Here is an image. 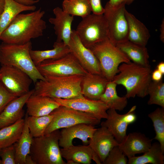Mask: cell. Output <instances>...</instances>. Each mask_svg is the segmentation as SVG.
Instances as JSON below:
<instances>
[{"label": "cell", "instance_id": "6da1fadb", "mask_svg": "<svg viewBox=\"0 0 164 164\" xmlns=\"http://www.w3.org/2000/svg\"><path fill=\"white\" fill-rule=\"evenodd\" d=\"M45 13L40 8L29 13L19 14L1 34L0 40L7 43L24 44L43 36L46 27L42 19Z\"/></svg>", "mask_w": 164, "mask_h": 164}, {"label": "cell", "instance_id": "7a4b0ae2", "mask_svg": "<svg viewBox=\"0 0 164 164\" xmlns=\"http://www.w3.org/2000/svg\"><path fill=\"white\" fill-rule=\"evenodd\" d=\"M118 71L112 80L117 85L125 87L126 91L125 96L128 99L136 96L143 98L148 95V88L152 80L151 68L131 61L120 64Z\"/></svg>", "mask_w": 164, "mask_h": 164}, {"label": "cell", "instance_id": "3957f363", "mask_svg": "<svg viewBox=\"0 0 164 164\" xmlns=\"http://www.w3.org/2000/svg\"><path fill=\"white\" fill-rule=\"evenodd\" d=\"M84 76H46L35 83L33 94L50 98L72 99L84 97L81 83Z\"/></svg>", "mask_w": 164, "mask_h": 164}, {"label": "cell", "instance_id": "277c9868", "mask_svg": "<svg viewBox=\"0 0 164 164\" xmlns=\"http://www.w3.org/2000/svg\"><path fill=\"white\" fill-rule=\"evenodd\" d=\"M31 41L24 44H0V63L11 66L23 71L35 83L38 80H44L45 77L37 70L30 54L32 49Z\"/></svg>", "mask_w": 164, "mask_h": 164}, {"label": "cell", "instance_id": "5b68a950", "mask_svg": "<svg viewBox=\"0 0 164 164\" xmlns=\"http://www.w3.org/2000/svg\"><path fill=\"white\" fill-rule=\"evenodd\" d=\"M59 129L33 138L29 154L36 164H66L62 157L59 141Z\"/></svg>", "mask_w": 164, "mask_h": 164}, {"label": "cell", "instance_id": "8992f818", "mask_svg": "<svg viewBox=\"0 0 164 164\" xmlns=\"http://www.w3.org/2000/svg\"><path fill=\"white\" fill-rule=\"evenodd\" d=\"M89 49L99 63L102 75L108 81L112 80L118 73V67L121 63L131 62L128 57L109 39L97 43Z\"/></svg>", "mask_w": 164, "mask_h": 164}, {"label": "cell", "instance_id": "52a82bcc", "mask_svg": "<svg viewBox=\"0 0 164 164\" xmlns=\"http://www.w3.org/2000/svg\"><path fill=\"white\" fill-rule=\"evenodd\" d=\"M82 18L75 30L85 46L89 48L97 43L109 39L108 25L103 14L92 13Z\"/></svg>", "mask_w": 164, "mask_h": 164}, {"label": "cell", "instance_id": "ba28073f", "mask_svg": "<svg viewBox=\"0 0 164 164\" xmlns=\"http://www.w3.org/2000/svg\"><path fill=\"white\" fill-rule=\"evenodd\" d=\"M51 113L53 118L47 127L44 135L79 124L94 126L99 125L101 122L92 115L63 106H60Z\"/></svg>", "mask_w": 164, "mask_h": 164}, {"label": "cell", "instance_id": "9c48e42d", "mask_svg": "<svg viewBox=\"0 0 164 164\" xmlns=\"http://www.w3.org/2000/svg\"><path fill=\"white\" fill-rule=\"evenodd\" d=\"M36 67L44 77L76 75L85 76L88 73L71 53L58 59L44 60Z\"/></svg>", "mask_w": 164, "mask_h": 164}, {"label": "cell", "instance_id": "30bf717a", "mask_svg": "<svg viewBox=\"0 0 164 164\" xmlns=\"http://www.w3.org/2000/svg\"><path fill=\"white\" fill-rule=\"evenodd\" d=\"M103 15L107 21L110 41L116 46L128 40V25L125 5L112 7L106 4Z\"/></svg>", "mask_w": 164, "mask_h": 164}, {"label": "cell", "instance_id": "8fae6325", "mask_svg": "<svg viewBox=\"0 0 164 164\" xmlns=\"http://www.w3.org/2000/svg\"><path fill=\"white\" fill-rule=\"evenodd\" d=\"M0 81L6 89L16 97L28 93L32 80L25 72L14 67L2 65Z\"/></svg>", "mask_w": 164, "mask_h": 164}, {"label": "cell", "instance_id": "7c38bea8", "mask_svg": "<svg viewBox=\"0 0 164 164\" xmlns=\"http://www.w3.org/2000/svg\"><path fill=\"white\" fill-rule=\"evenodd\" d=\"M68 46L70 53L88 73L102 75L100 63L97 59L92 52L82 44L75 30H72Z\"/></svg>", "mask_w": 164, "mask_h": 164}, {"label": "cell", "instance_id": "4fadbf2b", "mask_svg": "<svg viewBox=\"0 0 164 164\" xmlns=\"http://www.w3.org/2000/svg\"><path fill=\"white\" fill-rule=\"evenodd\" d=\"M60 105L84 112L94 116L98 119H106L108 106L100 100H93L84 97L72 99L52 98Z\"/></svg>", "mask_w": 164, "mask_h": 164}, {"label": "cell", "instance_id": "5bb4252c", "mask_svg": "<svg viewBox=\"0 0 164 164\" xmlns=\"http://www.w3.org/2000/svg\"><path fill=\"white\" fill-rule=\"evenodd\" d=\"M119 143L108 129L101 126L96 129L88 145L99 158L102 164L111 150Z\"/></svg>", "mask_w": 164, "mask_h": 164}, {"label": "cell", "instance_id": "9a60e30c", "mask_svg": "<svg viewBox=\"0 0 164 164\" xmlns=\"http://www.w3.org/2000/svg\"><path fill=\"white\" fill-rule=\"evenodd\" d=\"M96 129L94 126L84 123L62 128L60 131L59 146L65 148L71 146L73 145V140L76 138L80 139L84 145H88V139L92 138Z\"/></svg>", "mask_w": 164, "mask_h": 164}, {"label": "cell", "instance_id": "2e32d148", "mask_svg": "<svg viewBox=\"0 0 164 164\" xmlns=\"http://www.w3.org/2000/svg\"><path fill=\"white\" fill-rule=\"evenodd\" d=\"M60 150L62 157L67 160V164H90L92 160L97 164H102L89 145L77 146L73 145Z\"/></svg>", "mask_w": 164, "mask_h": 164}, {"label": "cell", "instance_id": "e0dca14e", "mask_svg": "<svg viewBox=\"0 0 164 164\" xmlns=\"http://www.w3.org/2000/svg\"><path fill=\"white\" fill-rule=\"evenodd\" d=\"M34 89L12 100L0 113V129L11 125L22 119L24 114L23 107Z\"/></svg>", "mask_w": 164, "mask_h": 164}, {"label": "cell", "instance_id": "ac0fdd59", "mask_svg": "<svg viewBox=\"0 0 164 164\" xmlns=\"http://www.w3.org/2000/svg\"><path fill=\"white\" fill-rule=\"evenodd\" d=\"M53 12L55 17L50 18L49 21L54 26L53 29L57 38L56 41L63 42L68 45L72 30L71 25L73 16L58 7L54 8Z\"/></svg>", "mask_w": 164, "mask_h": 164}, {"label": "cell", "instance_id": "d6986e66", "mask_svg": "<svg viewBox=\"0 0 164 164\" xmlns=\"http://www.w3.org/2000/svg\"><path fill=\"white\" fill-rule=\"evenodd\" d=\"M152 141V139L144 134L135 132L127 135L123 141L119 144L118 146L128 158L148 151L151 146Z\"/></svg>", "mask_w": 164, "mask_h": 164}, {"label": "cell", "instance_id": "ffe728a7", "mask_svg": "<svg viewBox=\"0 0 164 164\" xmlns=\"http://www.w3.org/2000/svg\"><path fill=\"white\" fill-rule=\"evenodd\" d=\"M26 104L28 116L39 117L50 114L60 104L52 98L33 93L27 100Z\"/></svg>", "mask_w": 164, "mask_h": 164}, {"label": "cell", "instance_id": "44dd1931", "mask_svg": "<svg viewBox=\"0 0 164 164\" xmlns=\"http://www.w3.org/2000/svg\"><path fill=\"white\" fill-rule=\"evenodd\" d=\"M108 81L102 75L88 73L84 76L81 83V92L84 97L99 100L104 93Z\"/></svg>", "mask_w": 164, "mask_h": 164}, {"label": "cell", "instance_id": "7402d4cb", "mask_svg": "<svg viewBox=\"0 0 164 164\" xmlns=\"http://www.w3.org/2000/svg\"><path fill=\"white\" fill-rule=\"evenodd\" d=\"M108 117L105 121L101 122V126L107 128L119 143L126 137L129 124L125 118V114H120L116 111L109 108L107 111Z\"/></svg>", "mask_w": 164, "mask_h": 164}, {"label": "cell", "instance_id": "603a6c76", "mask_svg": "<svg viewBox=\"0 0 164 164\" xmlns=\"http://www.w3.org/2000/svg\"><path fill=\"white\" fill-rule=\"evenodd\" d=\"M125 15L128 25V40L146 46L150 37L148 29L142 22L126 9Z\"/></svg>", "mask_w": 164, "mask_h": 164}, {"label": "cell", "instance_id": "cb8c5ba5", "mask_svg": "<svg viewBox=\"0 0 164 164\" xmlns=\"http://www.w3.org/2000/svg\"><path fill=\"white\" fill-rule=\"evenodd\" d=\"M36 9L34 5H26L14 0H5L4 9L0 18V36L18 15L24 11H34Z\"/></svg>", "mask_w": 164, "mask_h": 164}, {"label": "cell", "instance_id": "d4e9b609", "mask_svg": "<svg viewBox=\"0 0 164 164\" xmlns=\"http://www.w3.org/2000/svg\"><path fill=\"white\" fill-rule=\"evenodd\" d=\"M116 46L133 62L151 68L149 55L146 46L136 44L129 40L118 43Z\"/></svg>", "mask_w": 164, "mask_h": 164}, {"label": "cell", "instance_id": "484cf974", "mask_svg": "<svg viewBox=\"0 0 164 164\" xmlns=\"http://www.w3.org/2000/svg\"><path fill=\"white\" fill-rule=\"evenodd\" d=\"M70 50L68 45L63 42H55L53 49L44 50H33L30 51L32 59L36 66L43 61L48 59H57L68 53Z\"/></svg>", "mask_w": 164, "mask_h": 164}, {"label": "cell", "instance_id": "4316f807", "mask_svg": "<svg viewBox=\"0 0 164 164\" xmlns=\"http://www.w3.org/2000/svg\"><path fill=\"white\" fill-rule=\"evenodd\" d=\"M26 113L22 134L18 141L14 144L15 153L16 164H25L26 156L30 153V148L33 137L31 135L28 126Z\"/></svg>", "mask_w": 164, "mask_h": 164}, {"label": "cell", "instance_id": "83f0119b", "mask_svg": "<svg viewBox=\"0 0 164 164\" xmlns=\"http://www.w3.org/2000/svg\"><path fill=\"white\" fill-rule=\"evenodd\" d=\"M117 85L112 80L108 81L105 90L99 100L106 104L109 109L121 111L127 106L128 98L125 96L121 97L118 95Z\"/></svg>", "mask_w": 164, "mask_h": 164}, {"label": "cell", "instance_id": "f1b7e54d", "mask_svg": "<svg viewBox=\"0 0 164 164\" xmlns=\"http://www.w3.org/2000/svg\"><path fill=\"white\" fill-rule=\"evenodd\" d=\"M164 152L159 142L152 144L149 149L140 156H134L128 158V164H164Z\"/></svg>", "mask_w": 164, "mask_h": 164}, {"label": "cell", "instance_id": "f546056e", "mask_svg": "<svg viewBox=\"0 0 164 164\" xmlns=\"http://www.w3.org/2000/svg\"><path fill=\"white\" fill-rule=\"evenodd\" d=\"M24 119L0 129V149L14 144L20 137L24 126Z\"/></svg>", "mask_w": 164, "mask_h": 164}, {"label": "cell", "instance_id": "4dcf8cb0", "mask_svg": "<svg viewBox=\"0 0 164 164\" xmlns=\"http://www.w3.org/2000/svg\"><path fill=\"white\" fill-rule=\"evenodd\" d=\"M62 8L63 11L69 14L82 18L92 12L89 0H64Z\"/></svg>", "mask_w": 164, "mask_h": 164}, {"label": "cell", "instance_id": "1f68e13d", "mask_svg": "<svg viewBox=\"0 0 164 164\" xmlns=\"http://www.w3.org/2000/svg\"><path fill=\"white\" fill-rule=\"evenodd\" d=\"M53 114H50L42 116H28L27 122L30 133L33 138H36L44 135L46 129L53 118Z\"/></svg>", "mask_w": 164, "mask_h": 164}, {"label": "cell", "instance_id": "d6a6232c", "mask_svg": "<svg viewBox=\"0 0 164 164\" xmlns=\"http://www.w3.org/2000/svg\"><path fill=\"white\" fill-rule=\"evenodd\" d=\"M153 123L155 135L154 139L157 140L164 152V108H156L148 114Z\"/></svg>", "mask_w": 164, "mask_h": 164}, {"label": "cell", "instance_id": "836d02e7", "mask_svg": "<svg viewBox=\"0 0 164 164\" xmlns=\"http://www.w3.org/2000/svg\"><path fill=\"white\" fill-rule=\"evenodd\" d=\"M149 98L148 105L156 104L164 108V83L163 79L158 81H151L148 89Z\"/></svg>", "mask_w": 164, "mask_h": 164}, {"label": "cell", "instance_id": "e575fe53", "mask_svg": "<svg viewBox=\"0 0 164 164\" xmlns=\"http://www.w3.org/2000/svg\"><path fill=\"white\" fill-rule=\"evenodd\" d=\"M128 159L118 145L114 147L102 163L104 164H127Z\"/></svg>", "mask_w": 164, "mask_h": 164}, {"label": "cell", "instance_id": "d590c367", "mask_svg": "<svg viewBox=\"0 0 164 164\" xmlns=\"http://www.w3.org/2000/svg\"><path fill=\"white\" fill-rule=\"evenodd\" d=\"M1 164H16L14 144L0 149Z\"/></svg>", "mask_w": 164, "mask_h": 164}, {"label": "cell", "instance_id": "8d00e7d4", "mask_svg": "<svg viewBox=\"0 0 164 164\" xmlns=\"http://www.w3.org/2000/svg\"><path fill=\"white\" fill-rule=\"evenodd\" d=\"M16 97L9 93L0 81V113L9 102Z\"/></svg>", "mask_w": 164, "mask_h": 164}, {"label": "cell", "instance_id": "74e56055", "mask_svg": "<svg viewBox=\"0 0 164 164\" xmlns=\"http://www.w3.org/2000/svg\"><path fill=\"white\" fill-rule=\"evenodd\" d=\"M92 13L97 15L103 14L104 9L101 5V0H89Z\"/></svg>", "mask_w": 164, "mask_h": 164}, {"label": "cell", "instance_id": "f35d334b", "mask_svg": "<svg viewBox=\"0 0 164 164\" xmlns=\"http://www.w3.org/2000/svg\"><path fill=\"white\" fill-rule=\"evenodd\" d=\"M135 0H109L106 5L112 7H115L122 5H129Z\"/></svg>", "mask_w": 164, "mask_h": 164}, {"label": "cell", "instance_id": "ab89813d", "mask_svg": "<svg viewBox=\"0 0 164 164\" xmlns=\"http://www.w3.org/2000/svg\"><path fill=\"white\" fill-rule=\"evenodd\" d=\"M163 75L160 71L156 69L152 72V80L154 81H159L162 79Z\"/></svg>", "mask_w": 164, "mask_h": 164}, {"label": "cell", "instance_id": "60d3db41", "mask_svg": "<svg viewBox=\"0 0 164 164\" xmlns=\"http://www.w3.org/2000/svg\"><path fill=\"white\" fill-rule=\"evenodd\" d=\"M21 4L26 5H33L39 2V0H14Z\"/></svg>", "mask_w": 164, "mask_h": 164}, {"label": "cell", "instance_id": "b9f144b4", "mask_svg": "<svg viewBox=\"0 0 164 164\" xmlns=\"http://www.w3.org/2000/svg\"><path fill=\"white\" fill-rule=\"evenodd\" d=\"M164 21L162 20L160 26V39L161 40L164 42Z\"/></svg>", "mask_w": 164, "mask_h": 164}, {"label": "cell", "instance_id": "7bdbcfd3", "mask_svg": "<svg viewBox=\"0 0 164 164\" xmlns=\"http://www.w3.org/2000/svg\"><path fill=\"white\" fill-rule=\"evenodd\" d=\"M25 164H36L29 154L26 157Z\"/></svg>", "mask_w": 164, "mask_h": 164}, {"label": "cell", "instance_id": "ee69618b", "mask_svg": "<svg viewBox=\"0 0 164 164\" xmlns=\"http://www.w3.org/2000/svg\"><path fill=\"white\" fill-rule=\"evenodd\" d=\"M156 69L160 71L163 75L164 74V63L160 62L157 65Z\"/></svg>", "mask_w": 164, "mask_h": 164}, {"label": "cell", "instance_id": "f6af8a7d", "mask_svg": "<svg viewBox=\"0 0 164 164\" xmlns=\"http://www.w3.org/2000/svg\"><path fill=\"white\" fill-rule=\"evenodd\" d=\"M5 5V0H0V18L3 10Z\"/></svg>", "mask_w": 164, "mask_h": 164}, {"label": "cell", "instance_id": "bcb514c9", "mask_svg": "<svg viewBox=\"0 0 164 164\" xmlns=\"http://www.w3.org/2000/svg\"><path fill=\"white\" fill-rule=\"evenodd\" d=\"M0 164H1V160L0 159Z\"/></svg>", "mask_w": 164, "mask_h": 164}]
</instances>
